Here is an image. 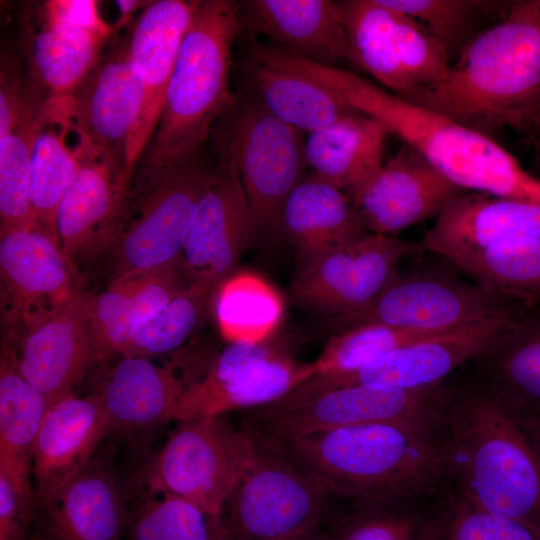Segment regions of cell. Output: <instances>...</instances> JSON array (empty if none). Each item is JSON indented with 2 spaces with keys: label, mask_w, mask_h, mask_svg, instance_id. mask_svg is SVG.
Wrapping results in <instances>:
<instances>
[{
  "label": "cell",
  "mask_w": 540,
  "mask_h": 540,
  "mask_svg": "<svg viewBox=\"0 0 540 540\" xmlns=\"http://www.w3.org/2000/svg\"><path fill=\"white\" fill-rule=\"evenodd\" d=\"M491 136L540 126V0L507 4L478 32L439 83L403 98Z\"/></svg>",
  "instance_id": "6da1fadb"
},
{
  "label": "cell",
  "mask_w": 540,
  "mask_h": 540,
  "mask_svg": "<svg viewBox=\"0 0 540 540\" xmlns=\"http://www.w3.org/2000/svg\"><path fill=\"white\" fill-rule=\"evenodd\" d=\"M430 429L372 423L265 438L328 493L367 505H390L435 485L444 447Z\"/></svg>",
  "instance_id": "7a4b0ae2"
},
{
  "label": "cell",
  "mask_w": 540,
  "mask_h": 540,
  "mask_svg": "<svg viewBox=\"0 0 540 540\" xmlns=\"http://www.w3.org/2000/svg\"><path fill=\"white\" fill-rule=\"evenodd\" d=\"M445 467L461 496L487 512L540 526V455L519 416L488 382L446 394Z\"/></svg>",
  "instance_id": "3957f363"
},
{
  "label": "cell",
  "mask_w": 540,
  "mask_h": 540,
  "mask_svg": "<svg viewBox=\"0 0 540 540\" xmlns=\"http://www.w3.org/2000/svg\"><path fill=\"white\" fill-rule=\"evenodd\" d=\"M238 3L199 1L184 35L158 127L138 163L173 165L199 154L212 124L236 99L229 90Z\"/></svg>",
  "instance_id": "277c9868"
},
{
  "label": "cell",
  "mask_w": 540,
  "mask_h": 540,
  "mask_svg": "<svg viewBox=\"0 0 540 540\" xmlns=\"http://www.w3.org/2000/svg\"><path fill=\"white\" fill-rule=\"evenodd\" d=\"M209 169L200 153L173 165L137 164L100 259L107 285L179 260Z\"/></svg>",
  "instance_id": "5b68a950"
},
{
  "label": "cell",
  "mask_w": 540,
  "mask_h": 540,
  "mask_svg": "<svg viewBox=\"0 0 540 540\" xmlns=\"http://www.w3.org/2000/svg\"><path fill=\"white\" fill-rule=\"evenodd\" d=\"M255 448V437L235 429L225 416L178 421L144 468L141 488L180 498L220 516Z\"/></svg>",
  "instance_id": "8992f818"
},
{
  "label": "cell",
  "mask_w": 540,
  "mask_h": 540,
  "mask_svg": "<svg viewBox=\"0 0 540 540\" xmlns=\"http://www.w3.org/2000/svg\"><path fill=\"white\" fill-rule=\"evenodd\" d=\"M251 434L254 455L220 513L227 540H292L317 531L329 493L277 448Z\"/></svg>",
  "instance_id": "52a82bcc"
},
{
  "label": "cell",
  "mask_w": 540,
  "mask_h": 540,
  "mask_svg": "<svg viewBox=\"0 0 540 540\" xmlns=\"http://www.w3.org/2000/svg\"><path fill=\"white\" fill-rule=\"evenodd\" d=\"M221 156L235 166L256 234L280 232L283 205L301 181L305 142L301 131L280 121L254 97L228 109Z\"/></svg>",
  "instance_id": "ba28073f"
},
{
  "label": "cell",
  "mask_w": 540,
  "mask_h": 540,
  "mask_svg": "<svg viewBox=\"0 0 540 540\" xmlns=\"http://www.w3.org/2000/svg\"><path fill=\"white\" fill-rule=\"evenodd\" d=\"M447 391L441 384L421 389L350 385L256 409L255 435L297 436L372 423L430 429L444 423Z\"/></svg>",
  "instance_id": "9c48e42d"
},
{
  "label": "cell",
  "mask_w": 540,
  "mask_h": 540,
  "mask_svg": "<svg viewBox=\"0 0 540 540\" xmlns=\"http://www.w3.org/2000/svg\"><path fill=\"white\" fill-rule=\"evenodd\" d=\"M351 63L407 98L442 81L451 60L423 27L381 0L337 1Z\"/></svg>",
  "instance_id": "30bf717a"
},
{
  "label": "cell",
  "mask_w": 540,
  "mask_h": 540,
  "mask_svg": "<svg viewBox=\"0 0 540 540\" xmlns=\"http://www.w3.org/2000/svg\"><path fill=\"white\" fill-rule=\"evenodd\" d=\"M83 280L43 223L0 230L2 332L24 335L39 327L83 291Z\"/></svg>",
  "instance_id": "8fae6325"
},
{
  "label": "cell",
  "mask_w": 540,
  "mask_h": 540,
  "mask_svg": "<svg viewBox=\"0 0 540 540\" xmlns=\"http://www.w3.org/2000/svg\"><path fill=\"white\" fill-rule=\"evenodd\" d=\"M314 374L313 362H299L272 339L227 343L187 388L172 421L265 407L286 397Z\"/></svg>",
  "instance_id": "7c38bea8"
},
{
  "label": "cell",
  "mask_w": 540,
  "mask_h": 540,
  "mask_svg": "<svg viewBox=\"0 0 540 540\" xmlns=\"http://www.w3.org/2000/svg\"><path fill=\"white\" fill-rule=\"evenodd\" d=\"M521 307L449 274L398 271L368 306L333 320L339 331L376 324L436 334Z\"/></svg>",
  "instance_id": "4fadbf2b"
},
{
  "label": "cell",
  "mask_w": 540,
  "mask_h": 540,
  "mask_svg": "<svg viewBox=\"0 0 540 540\" xmlns=\"http://www.w3.org/2000/svg\"><path fill=\"white\" fill-rule=\"evenodd\" d=\"M526 309L517 308L422 337L349 374L335 377L311 376L295 388L287 399H302L328 389L359 384L399 389L439 385L464 362L486 352Z\"/></svg>",
  "instance_id": "5bb4252c"
},
{
  "label": "cell",
  "mask_w": 540,
  "mask_h": 540,
  "mask_svg": "<svg viewBox=\"0 0 540 540\" xmlns=\"http://www.w3.org/2000/svg\"><path fill=\"white\" fill-rule=\"evenodd\" d=\"M56 102L66 126L78 136V144L105 153L125 166L144 102V87L131 58L129 35L112 38L70 95Z\"/></svg>",
  "instance_id": "9a60e30c"
},
{
  "label": "cell",
  "mask_w": 540,
  "mask_h": 540,
  "mask_svg": "<svg viewBox=\"0 0 540 540\" xmlns=\"http://www.w3.org/2000/svg\"><path fill=\"white\" fill-rule=\"evenodd\" d=\"M417 247L397 237L367 234L300 268L292 296L333 319L355 313L381 293Z\"/></svg>",
  "instance_id": "2e32d148"
},
{
  "label": "cell",
  "mask_w": 540,
  "mask_h": 540,
  "mask_svg": "<svg viewBox=\"0 0 540 540\" xmlns=\"http://www.w3.org/2000/svg\"><path fill=\"white\" fill-rule=\"evenodd\" d=\"M255 235L239 174L233 163L222 157L209 169L178 260L186 282L216 289L236 271Z\"/></svg>",
  "instance_id": "e0dca14e"
},
{
  "label": "cell",
  "mask_w": 540,
  "mask_h": 540,
  "mask_svg": "<svg viewBox=\"0 0 540 540\" xmlns=\"http://www.w3.org/2000/svg\"><path fill=\"white\" fill-rule=\"evenodd\" d=\"M464 192L418 150L404 144L350 199L367 233L394 237L437 216Z\"/></svg>",
  "instance_id": "ac0fdd59"
},
{
  "label": "cell",
  "mask_w": 540,
  "mask_h": 540,
  "mask_svg": "<svg viewBox=\"0 0 540 540\" xmlns=\"http://www.w3.org/2000/svg\"><path fill=\"white\" fill-rule=\"evenodd\" d=\"M79 173L56 213L59 243L75 268L99 261L107 247L125 188V166L117 159L81 144Z\"/></svg>",
  "instance_id": "d6986e66"
},
{
  "label": "cell",
  "mask_w": 540,
  "mask_h": 540,
  "mask_svg": "<svg viewBox=\"0 0 540 540\" xmlns=\"http://www.w3.org/2000/svg\"><path fill=\"white\" fill-rule=\"evenodd\" d=\"M199 0L151 1L129 34L130 54L144 87V102L125 164L127 180L160 121L179 48Z\"/></svg>",
  "instance_id": "ffe728a7"
},
{
  "label": "cell",
  "mask_w": 540,
  "mask_h": 540,
  "mask_svg": "<svg viewBox=\"0 0 540 540\" xmlns=\"http://www.w3.org/2000/svg\"><path fill=\"white\" fill-rule=\"evenodd\" d=\"M91 293L81 291L32 331L10 338L22 375L52 404L73 393L95 365L87 306Z\"/></svg>",
  "instance_id": "44dd1931"
},
{
  "label": "cell",
  "mask_w": 540,
  "mask_h": 540,
  "mask_svg": "<svg viewBox=\"0 0 540 540\" xmlns=\"http://www.w3.org/2000/svg\"><path fill=\"white\" fill-rule=\"evenodd\" d=\"M127 499L111 463L94 457L46 503L35 507L32 540H124Z\"/></svg>",
  "instance_id": "7402d4cb"
},
{
  "label": "cell",
  "mask_w": 540,
  "mask_h": 540,
  "mask_svg": "<svg viewBox=\"0 0 540 540\" xmlns=\"http://www.w3.org/2000/svg\"><path fill=\"white\" fill-rule=\"evenodd\" d=\"M112 431L97 393H70L53 402L40 425L32 453L35 507L52 499L94 457Z\"/></svg>",
  "instance_id": "603a6c76"
},
{
  "label": "cell",
  "mask_w": 540,
  "mask_h": 540,
  "mask_svg": "<svg viewBox=\"0 0 540 540\" xmlns=\"http://www.w3.org/2000/svg\"><path fill=\"white\" fill-rule=\"evenodd\" d=\"M517 239H540V207L486 193H462L437 215L422 245L452 264Z\"/></svg>",
  "instance_id": "cb8c5ba5"
},
{
  "label": "cell",
  "mask_w": 540,
  "mask_h": 540,
  "mask_svg": "<svg viewBox=\"0 0 540 540\" xmlns=\"http://www.w3.org/2000/svg\"><path fill=\"white\" fill-rule=\"evenodd\" d=\"M187 359L183 350L162 363L154 358L119 356L97 393L111 429H147L172 421L181 397L208 366L188 371Z\"/></svg>",
  "instance_id": "d4e9b609"
},
{
  "label": "cell",
  "mask_w": 540,
  "mask_h": 540,
  "mask_svg": "<svg viewBox=\"0 0 540 540\" xmlns=\"http://www.w3.org/2000/svg\"><path fill=\"white\" fill-rule=\"evenodd\" d=\"M239 26L310 62H351L337 1L249 0L238 3Z\"/></svg>",
  "instance_id": "484cf974"
},
{
  "label": "cell",
  "mask_w": 540,
  "mask_h": 540,
  "mask_svg": "<svg viewBox=\"0 0 540 540\" xmlns=\"http://www.w3.org/2000/svg\"><path fill=\"white\" fill-rule=\"evenodd\" d=\"M280 233L296 250L300 268L369 234L349 196L312 173L301 179L285 201Z\"/></svg>",
  "instance_id": "4316f807"
},
{
  "label": "cell",
  "mask_w": 540,
  "mask_h": 540,
  "mask_svg": "<svg viewBox=\"0 0 540 540\" xmlns=\"http://www.w3.org/2000/svg\"><path fill=\"white\" fill-rule=\"evenodd\" d=\"M389 130L378 120L353 111L309 132L305 160L312 174L351 198L383 166Z\"/></svg>",
  "instance_id": "83f0119b"
},
{
  "label": "cell",
  "mask_w": 540,
  "mask_h": 540,
  "mask_svg": "<svg viewBox=\"0 0 540 540\" xmlns=\"http://www.w3.org/2000/svg\"><path fill=\"white\" fill-rule=\"evenodd\" d=\"M253 97L280 121L308 133L355 111L317 81L276 63L252 46L243 64Z\"/></svg>",
  "instance_id": "f1b7e54d"
},
{
  "label": "cell",
  "mask_w": 540,
  "mask_h": 540,
  "mask_svg": "<svg viewBox=\"0 0 540 540\" xmlns=\"http://www.w3.org/2000/svg\"><path fill=\"white\" fill-rule=\"evenodd\" d=\"M20 372L13 341L2 336L0 357V471L32 495L34 443L50 406Z\"/></svg>",
  "instance_id": "f546056e"
},
{
  "label": "cell",
  "mask_w": 540,
  "mask_h": 540,
  "mask_svg": "<svg viewBox=\"0 0 540 540\" xmlns=\"http://www.w3.org/2000/svg\"><path fill=\"white\" fill-rule=\"evenodd\" d=\"M27 31L26 53L32 84L49 100L64 99L98 60L109 41L48 16Z\"/></svg>",
  "instance_id": "4dcf8cb0"
},
{
  "label": "cell",
  "mask_w": 540,
  "mask_h": 540,
  "mask_svg": "<svg viewBox=\"0 0 540 540\" xmlns=\"http://www.w3.org/2000/svg\"><path fill=\"white\" fill-rule=\"evenodd\" d=\"M479 357L488 359V383L519 417L540 413V309H526Z\"/></svg>",
  "instance_id": "1f68e13d"
},
{
  "label": "cell",
  "mask_w": 540,
  "mask_h": 540,
  "mask_svg": "<svg viewBox=\"0 0 540 540\" xmlns=\"http://www.w3.org/2000/svg\"><path fill=\"white\" fill-rule=\"evenodd\" d=\"M211 312L227 343H260L277 331L284 302L263 277L235 271L215 289Z\"/></svg>",
  "instance_id": "d6a6232c"
},
{
  "label": "cell",
  "mask_w": 540,
  "mask_h": 540,
  "mask_svg": "<svg viewBox=\"0 0 540 540\" xmlns=\"http://www.w3.org/2000/svg\"><path fill=\"white\" fill-rule=\"evenodd\" d=\"M47 108L48 99L33 85H25L13 126L0 138V230L33 220L31 156Z\"/></svg>",
  "instance_id": "836d02e7"
},
{
  "label": "cell",
  "mask_w": 540,
  "mask_h": 540,
  "mask_svg": "<svg viewBox=\"0 0 540 540\" xmlns=\"http://www.w3.org/2000/svg\"><path fill=\"white\" fill-rule=\"evenodd\" d=\"M68 132L69 128L48 100L46 117L33 141L30 201L33 219L55 232L58 206L81 167L78 147L68 145Z\"/></svg>",
  "instance_id": "e575fe53"
},
{
  "label": "cell",
  "mask_w": 540,
  "mask_h": 540,
  "mask_svg": "<svg viewBox=\"0 0 540 540\" xmlns=\"http://www.w3.org/2000/svg\"><path fill=\"white\" fill-rule=\"evenodd\" d=\"M474 283L533 309L540 300V239H517L454 264Z\"/></svg>",
  "instance_id": "d590c367"
},
{
  "label": "cell",
  "mask_w": 540,
  "mask_h": 540,
  "mask_svg": "<svg viewBox=\"0 0 540 540\" xmlns=\"http://www.w3.org/2000/svg\"><path fill=\"white\" fill-rule=\"evenodd\" d=\"M128 506L126 540H227L220 516L141 488Z\"/></svg>",
  "instance_id": "8d00e7d4"
},
{
  "label": "cell",
  "mask_w": 540,
  "mask_h": 540,
  "mask_svg": "<svg viewBox=\"0 0 540 540\" xmlns=\"http://www.w3.org/2000/svg\"><path fill=\"white\" fill-rule=\"evenodd\" d=\"M214 288L191 285L139 328L116 356L156 358L179 351L211 312Z\"/></svg>",
  "instance_id": "74e56055"
},
{
  "label": "cell",
  "mask_w": 540,
  "mask_h": 540,
  "mask_svg": "<svg viewBox=\"0 0 540 540\" xmlns=\"http://www.w3.org/2000/svg\"><path fill=\"white\" fill-rule=\"evenodd\" d=\"M433 334L405 331L376 324L354 326L331 337L313 362L312 376L335 377L352 373L380 356Z\"/></svg>",
  "instance_id": "f35d334b"
},
{
  "label": "cell",
  "mask_w": 540,
  "mask_h": 540,
  "mask_svg": "<svg viewBox=\"0 0 540 540\" xmlns=\"http://www.w3.org/2000/svg\"><path fill=\"white\" fill-rule=\"evenodd\" d=\"M381 1L423 27L445 48L450 60L472 39L469 35L476 21L497 4L478 0Z\"/></svg>",
  "instance_id": "ab89813d"
},
{
  "label": "cell",
  "mask_w": 540,
  "mask_h": 540,
  "mask_svg": "<svg viewBox=\"0 0 540 540\" xmlns=\"http://www.w3.org/2000/svg\"><path fill=\"white\" fill-rule=\"evenodd\" d=\"M425 540H540V526L487 512L459 497L427 529Z\"/></svg>",
  "instance_id": "60d3db41"
},
{
  "label": "cell",
  "mask_w": 540,
  "mask_h": 540,
  "mask_svg": "<svg viewBox=\"0 0 540 540\" xmlns=\"http://www.w3.org/2000/svg\"><path fill=\"white\" fill-rule=\"evenodd\" d=\"M425 534L414 517L392 510L388 505H367L331 540H419Z\"/></svg>",
  "instance_id": "b9f144b4"
},
{
  "label": "cell",
  "mask_w": 540,
  "mask_h": 540,
  "mask_svg": "<svg viewBox=\"0 0 540 540\" xmlns=\"http://www.w3.org/2000/svg\"><path fill=\"white\" fill-rule=\"evenodd\" d=\"M34 514V497L0 471V540H29Z\"/></svg>",
  "instance_id": "7bdbcfd3"
},
{
  "label": "cell",
  "mask_w": 540,
  "mask_h": 540,
  "mask_svg": "<svg viewBox=\"0 0 540 540\" xmlns=\"http://www.w3.org/2000/svg\"><path fill=\"white\" fill-rule=\"evenodd\" d=\"M50 17L88 31L107 41L114 35L113 29L102 20L94 0H50L42 5Z\"/></svg>",
  "instance_id": "ee69618b"
},
{
  "label": "cell",
  "mask_w": 540,
  "mask_h": 540,
  "mask_svg": "<svg viewBox=\"0 0 540 540\" xmlns=\"http://www.w3.org/2000/svg\"><path fill=\"white\" fill-rule=\"evenodd\" d=\"M24 86L18 65L11 61L1 62L0 77V138L12 128L21 102Z\"/></svg>",
  "instance_id": "f6af8a7d"
},
{
  "label": "cell",
  "mask_w": 540,
  "mask_h": 540,
  "mask_svg": "<svg viewBox=\"0 0 540 540\" xmlns=\"http://www.w3.org/2000/svg\"><path fill=\"white\" fill-rule=\"evenodd\" d=\"M151 1H139V0H118L116 5L119 10V17L117 24L112 27L114 34L116 31L125 26L131 19L133 14L142 6H147Z\"/></svg>",
  "instance_id": "bcb514c9"
},
{
  "label": "cell",
  "mask_w": 540,
  "mask_h": 540,
  "mask_svg": "<svg viewBox=\"0 0 540 540\" xmlns=\"http://www.w3.org/2000/svg\"><path fill=\"white\" fill-rule=\"evenodd\" d=\"M520 419L540 455V413Z\"/></svg>",
  "instance_id": "7dc6e473"
},
{
  "label": "cell",
  "mask_w": 540,
  "mask_h": 540,
  "mask_svg": "<svg viewBox=\"0 0 540 540\" xmlns=\"http://www.w3.org/2000/svg\"><path fill=\"white\" fill-rule=\"evenodd\" d=\"M292 540H331V537L320 534L318 533V531H314V532L299 536L297 538H294Z\"/></svg>",
  "instance_id": "c3c4849f"
},
{
  "label": "cell",
  "mask_w": 540,
  "mask_h": 540,
  "mask_svg": "<svg viewBox=\"0 0 540 540\" xmlns=\"http://www.w3.org/2000/svg\"><path fill=\"white\" fill-rule=\"evenodd\" d=\"M531 137L534 140V143L537 149V154L540 158V126L537 128V130L533 133Z\"/></svg>",
  "instance_id": "681fc988"
},
{
  "label": "cell",
  "mask_w": 540,
  "mask_h": 540,
  "mask_svg": "<svg viewBox=\"0 0 540 540\" xmlns=\"http://www.w3.org/2000/svg\"><path fill=\"white\" fill-rule=\"evenodd\" d=\"M533 309H540V300H539V302L537 303V305H536Z\"/></svg>",
  "instance_id": "f907efd6"
},
{
  "label": "cell",
  "mask_w": 540,
  "mask_h": 540,
  "mask_svg": "<svg viewBox=\"0 0 540 540\" xmlns=\"http://www.w3.org/2000/svg\"><path fill=\"white\" fill-rule=\"evenodd\" d=\"M29 540H32L31 538H29Z\"/></svg>",
  "instance_id": "816d5d0a"
}]
</instances>
